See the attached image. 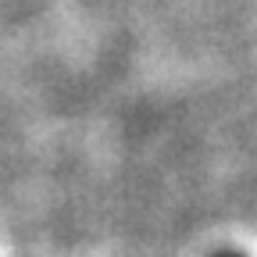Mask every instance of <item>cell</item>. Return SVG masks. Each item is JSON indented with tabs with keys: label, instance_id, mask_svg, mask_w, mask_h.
<instances>
[{
	"label": "cell",
	"instance_id": "6da1fadb",
	"mask_svg": "<svg viewBox=\"0 0 257 257\" xmlns=\"http://www.w3.org/2000/svg\"><path fill=\"white\" fill-rule=\"evenodd\" d=\"M218 257H243V253H218Z\"/></svg>",
	"mask_w": 257,
	"mask_h": 257
}]
</instances>
